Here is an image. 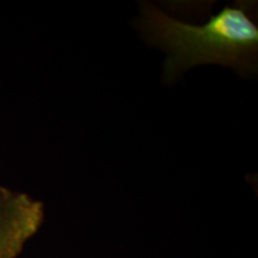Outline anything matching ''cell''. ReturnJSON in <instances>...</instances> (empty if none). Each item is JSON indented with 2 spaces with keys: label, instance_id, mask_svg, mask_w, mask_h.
I'll return each mask as SVG.
<instances>
[{
  "label": "cell",
  "instance_id": "obj_1",
  "mask_svg": "<svg viewBox=\"0 0 258 258\" xmlns=\"http://www.w3.org/2000/svg\"><path fill=\"white\" fill-rule=\"evenodd\" d=\"M140 28L151 44L166 53V82L199 64H222L241 73L256 71L258 28L243 5L226 6L205 24L194 25L145 4Z\"/></svg>",
  "mask_w": 258,
  "mask_h": 258
},
{
  "label": "cell",
  "instance_id": "obj_2",
  "mask_svg": "<svg viewBox=\"0 0 258 258\" xmlns=\"http://www.w3.org/2000/svg\"><path fill=\"white\" fill-rule=\"evenodd\" d=\"M44 219L41 202L0 185V258H16Z\"/></svg>",
  "mask_w": 258,
  "mask_h": 258
}]
</instances>
